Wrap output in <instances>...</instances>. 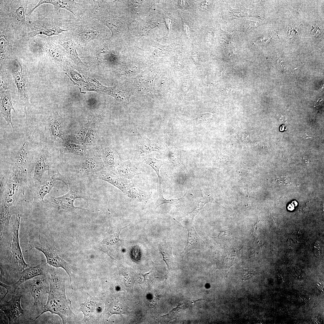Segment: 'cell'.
I'll use <instances>...</instances> for the list:
<instances>
[{
    "mask_svg": "<svg viewBox=\"0 0 324 324\" xmlns=\"http://www.w3.org/2000/svg\"><path fill=\"white\" fill-rule=\"evenodd\" d=\"M105 308L110 316L115 314H124L126 311L120 297L116 295L111 296L107 300Z\"/></svg>",
    "mask_w": 324,
    "mask_h": 324,
    "instance_id": "cell-25",
    "label": "cell"
},
{
    "mask_svg": "<svg viewBox=\"0 0 324 324\" xmlns=\"http://www.w3.org/2000/svg\"><path fill=\"white\" fill-rule=\"evenodd\" d=\"M0 113L8 124L14 129L12 123L11 111L15 112L10 90L2 91L0 92Z\"/></svg>",
    "mask_w": 324,
    "mask_h": 324,
    "instance_id": "cell-18",
    "label": "cell"
},
{
    "mask_svg": "<svg viewBox=\"0 0 324 324\" xmlns=\"http://www.w3.org/2000/svg\"><path fill=\"white\" fill-rule=\"evenodd\" d=\"M132 200L143 202H147L152 196V193L148 191L142 190L133 185L126 193Z\"/></svg>",
    "mask_w": 324,
    "mask_h": 324,
    "instance_id": "cell-30",
    "label": "cell"
},
{
    "mask_svg": "<svg viewBox=\"0 0 324 324\" xmlns=\"http://www.w3.org/2000/svg\"><path fill=\"white\" fill-rule=\"evenodd\" d=\"M91 176L93 180H102L110 183L124 194H126L134 185L130 181L121 177L113 172L107 170L100 171Z\"/></svg>",
    "mask_w": 324,
    "mask_h": 324,
    "instance_id": "cell-10",
    "label": "cell"
},
{
    "mask_svg": "<svg viewBox=\"0 0 324 324\" xmlns=\"http://www.w3.org/2000/svg\"><path fill=\"white\" fill-rule=\"evenodd\" d=\"M144 163L149 165L155 171L158 176L159 184H161L162 178L159 174V170L161 167L165 163L163 161L157 159L154 157L146 156L143 158Z\"/></svg>",
    "mask_w": 324,
    "mask_h": 324,
    "instance_id": "cell-32",
    "label": "cell"
},
{
    "mask_svg": "<svg viewBox=\"0 0 324 324\" xmlns=\"http://www.w3.org/2000/svg\"><path fill=\"white\" fill-rule=\"evenodd\" d=\"M159 195L156 203V208L164 204H169L178 208L182 205L185 196L186 192L182 197L176 199H166L164 197L161 188V184L159 185Z\"/></svg>",
    "mask_w": 324,
    "mask_h": 324,
    "instance_id": "cell-31",
    "label": "cell"
},
{
    "mask_svg": "<svg viewBox=\"0 0 324 324\" xmlns=\"http://www.w3.org/2000/svg\"><path fill=\"white\" fill-rule=\"evenodd\" d=\"M93 1H83L82 2H77L74 0H40L37 5L30 11L31 14L35 9L41 4H50L56 9H64L72 13L76 17L82 16L88 13L93 7L92 6Z\"/></svg>",
    "mask_w": 324,
    "mask_h": 324,
    "instance_id": "cell-7",
    "label": "cell"
},
{
    "mask_svg": "<svg viewBox=\"0 0 324 324\" xmlns=\"http://www.w3.org/2000/svg\"><path fill=\"white\" fill-rule=\"evenodd\" d=\"M58 43L65 50L69 57L76 63L81 65L84 64L79 57L77 50L80 49L77 44L70 33L67 36L60 37Z\"/></svg>",
    "mask_w": 324,
    "mask_h": 324,
    "instance_id": "cell-17",
    "label": "cell"
},
{
    "mask_svg": "<svg viewBox=\"0 0 324 324\" xmlns=\"http://www.w3.org/2000/svg\"><path fill=\"white\" fill-rule=\"evenodd\" d=\"M183 29L185 33L188 36H190V28L188 24L183 21Z\"/></svg>",
    "mask_w": 324,
    "mask_h": 324,
    "instance_id": "cell-37",
    "label": "cell"
},
{
    "mask_svg": "<svg viewBox=\"0 0 324 324\" xmlns=\"http://www.w3.org/2000/svg\"><path fill=\"white\" fill-rule=\"evenodd\" d=\"M46 262L41 263L33 266H28L23 270L20 273L19 280L14 284L16 287L21 284L39 276H45L48 273L50 266Z\"/></svg>",
    "mask_w": 324,
    "mask_h": 324,
    "instance_id": "cell-15",
    "label": "cell"
},
{
    "mask_svg": "<svg viewBox=\"0 0 324 324\" xmlns=\"http://www.w3.org/2000/svg\"><path fill=\"white\" fill-rule=\"evenodd\" d=\"M128 226L123 227L117 232L106 236L100 244V250L106 254L112 259L115 260L109 255V252L117 250L119 248L122 242L119 238L120 232Z\"/></svg>",
    "mask_w": 324,
    "mask_h": 324,
    "instance_id": "cell-21",
    "label": "cell"
},
{
    "mask_svg": "<svg viewBox=\"0 0 324 324\" xmlns=\"http://www.w3.org/2000/svg\"><path fill=\"white\" fill-rule=\"evenodd\" d=\"M28 244L30 248L26 251L35 248L42 252L49 265L56 268H62L65 270L69 276L70 284H72L73 273L75 268L59 256L58 250L50 234L46 232H39L30 239Z\"/></svg>",
    "mask_w": 324,
    "mask_h": 324,
    "instance_id": "cell-3",
    "label": "cell"
},
{
    "mask_svg": "<svg viewBox=\"0 0 324 324\" xmlns=\"http://www.w3.org/2000/svg\"><path fill=\"white\" fill-rule=\"evenodd\" d=\"M21 216V214L15 215V218L11 230L10 243L8 249V268L13 271L21 272L29 266L24 260L20 247L19 232Z\"/></svg>",
    "mask_w": 324,
    "mask_h": 324,
    "instance_id": "cell-5",
    "label": "cell"
},
{
    "mask_svg": "<svg viewBox=\"0 0 324 324\" xmlns=\"http://www.w3.org/2000/svg\"><path fill=\"white\" fill-rule=\"evenodd\" d=\"M44 46V49L47 53L57 62L63 64L64 67L69 63L66 59L60 48L56 44L47 43Z\"/></svg>",
    "mask_w": 324,
    "mask_h": 324,
    "instance_id": "cell-28",
    "label": "cell"
},
{
    "mask_svg": "<svg viewBox=\"0 0 324 324\" xmlns=\"http://www.w3.org/2000/svg\"><path fill=\"white\" fill-rule=\"evenodd\" d=\"M158 249L167 265L168 270L174 268L175 260L172 254L171 244L166 242H161L158 244Z\"/></svg>",
    "mask_w": 324,
    "mask_h": 324,
    "instance_id": "cell-27",
    "label": "cell"
},
{
    "mask_svg": "<svg viewBox=\"0 0 324 324\" xmlns=\"http://www.w3.org/2000/svg\"><path fill=\"white\" fill-rule=\"evenodd\" d=\"M179 5L180 7L183 9H186L188 8V5L185 1H179Z\"/></svg>",
    "mask_w": 324,
    "mask_h": 324,
    "instance_id": "cell-39",
    "label": "cell"
},
{
    "mask_svg": "<svg viewBox=\"0 0 324 324\" xmlns=\"http://www.w3.org/2000/svg\"><path fill=\"white\" fill-rule=\"evenodd\" d=\"M194 218L187 214L181 217L180 223H178L182 227L187 229L188 232L187 242L185 248L181 253L184 256L190 250L202 249L204 242L196 231L193 225Z\"/></svg>",
    "mask_w": 324,
    "mask_h": 324,
    "instance_id": "cell-8",
    "label": "cell"
},
{
    "mask_svg": "<svg viewBox=\"0 0 324 324\" xmlns=\"http://www.w3.org/2000/svg\"><path fill=\"white\" fill-rule=\"evenodd\" d=\"M116 266L118 269L119 276L121 277L125 286L131 290L138 277L137 274L130 267L119 263Z\"/></svg>",
    "mask_w": 324,
    "mask_h": 324,
    "instance_id": "cell-23",
    "label": "cell"
},
{
    "mask_svg": "<svg viewBox=\"0 0 324 324\" xmlns=\"http://www.w3.org/2000/svg\"><path fill=\"white\" fill-rule=\"evenodd\" d=\"M65 25L80 50H84L91 42L104 40L103 25L91 14L90 11L80 17H71Z\"/></svg>",
    "mask_w": 324,
    "mask_h": 324,
    "instance_id": "cell-2",
    "label": "cell"
},
{
    "mask_svg": "<svg viewBox=\"0 0 324 324\" xmlns=\"http://www.w3.org/2000/svg\"><path fill=\"white\" fill-rule=\"evenodd\" d=\"M111 148L108 147L104 150L103 158L107 170L115 173V170L122 161L119 155Z\"/></svg>",
    "mask_w": 324,
    "mask_h": 324,
    "instance_id": "cell-24",
    "label": "cell"
},
{
    "mask_svg": "<svg viewBox=\"0 0 324 324\" xmlns=\"http://www.w3.org/2000/svg\"><path fill=\"white\" fill-rule=\"evenodd\" d=\"M115 173L130 181L135 176L140 174L137 168L132 164L130 160L122 161L116 167Z\"/></svg>",
    "mask_w": 324,
    "mask_h": 324,
    "instance_id": "cell-22",
    "label": "cell"
},
{
    "mask_svg": "<svg viewBox=\"0 0 324 324\" xmlns=\"http://www.w3.org/2000/svg\"><path fill=\"white\" fill-rule=\"evenodd\" d=\"M137 136L136 150L139 156L153 152H156L161 154L162 153L164 147L159 142L150 140L146 137L141 136L138 132Z\"/></svg>",
    "mask_w": 324,
    "mask_h": 324,
    "instance_id": "cell-16",
    "label": "cell"
},
{
    "mask_svg": "<svg viewBox=\"0 0 324 324\" xmlns=\"http://www.w3.org/2000/svg\"><path fill=\"white\" fill-rule=\"evenodd\" d=\"M15 13L16 16L20 21H22L24 19L25 10L23 8L19 7L16 10Z\"/></svg>",
    "mask_w": 324,
    "mask_h": 324,
    "instance_id": "cell-34",
    "label": "cell"
},
{
    "mask_svg": "<svg viewBox=\"0 0 324 324\" xmlns=\"http://www.w3.org/2000/svg\"><path fill=\"white\" fill-rule=\"evenodd\" d=\"M47 274L50 290L47 302L44 305L42 312L34 320L44 313L49 312L52 314L58 316L63 324L74 323L76 315L70 307L71 301L66 297L65 277L53 268H50Z\"/></svg>",
    "mask_w": 324,
    "mask_h": 324,
    "instance_id": "cell-1",
    "label": "cell"
},
{
    "mask_svg": "<svg viewBox=\"0 0 324 324\" xmlns=\"http://www.w3.org/2000/svg\"><path fill=\"white\" fill-rule=\"evenodd\" d=\"M50 158L47 151L43 150L38 155L31 172V176L35 183L38 184L42 181L44 173L48 171L50 174Z\"/></svg>",
    "mask_w": 324,
    "mask_h": 324,
    "instance_id": "cell-11",
    "label": "cell"
},
{
    "mask_svg": "<svg viewBox=\"0 0 324 324\" xmlns=\"http://www.w3.org/2000/svg\"><path fill=\"white\" fill-rule=\"evenodd\" d=\"M251 276L252 274L250 272H245L243 273L242 278L243 280H247L250 279Z\"/></svg>",
    "mask_w": 324,
    "mask_h": 324,
    "instance_id": "cell-38",
    "label": "cell"
},
{
    "mask_svg": "<svg viewBox=\"0 0 324 324\" xmlns=\"http://www.w3.org/2000/svg\"><path fill=\"white\" fill-rule=\"evenodd\" d=\"M166 147L167 152L166 156L173 166L182 170L185 174V178L191 177L186 166L182 151L172 142L168 144Z\"/></svg>",
    "mask_w": 324,
    "mask_h": 324,
    "instance_id": "cell-14",
    "label": "cell"
},
{
    "mask_svg": "<svg viewBox=\"0 0 324 324\" xmlns=\"http://www.w3.org/2000/svg\"><path fill=\"white\" fill-rule=\"evenodd\" d=\"M25 172L21 166L12 167L6 185H1V197L3 200L12 204L19 203L18 197L23 191V185L25 183Z\"/></svg>",
    "mask_w": 324,
    "mask_h": 324,
    "instance_id": "cell-4",
    "label": "cell"
},
{
    "mask_svg": "<svg viewBox=\"0 0 324 324\" xmlns=\"http://www.w3.org/2000/svg\"><path fill=\"white\" fill-rule=\"evenodd\" d=\"M101 165L94 157H89L85 159L82 167L83 175L92 176L100 171L102 169Z\"/></svg>",
    "mask_w": 324,
    "mask_h": 324,
    "instance_id": "cell-29",
    "label": "cell"
},
{
    "mask_svg": "<svg viewBox=\"0 0 324 324\" xmlns=\"http://www.w3.org/2000/svg\"><path fill=\"white\" fill-rule=\"evenodd\" d=\"M56 174L50 176L46 180L37 184V187L34 193V200L36 202L41 203L46 202L44 197L50 193L55 186L56 181L58 180Z\"/></svg>",
    "mask_w": 324,
    "mask_h": 324,
    "instance_id": "cell-20",
    "label": "cell"
},
{
    "mask_svg": "<svg viewBox=\"0 0 324 324\" xmlns=\"http://www.w3.org/2000/svg\"><path fill=\"white\" fill-rule=\"evenodd\" d=\"M201 197L199 205L197 208L200 210L208 202L218 203L214 198L211 191L205 188H200Z\"/></svg>",
    "mask_w": 324,
    "mask_h": 324,
    "instance_id": "cell-33",
    "label": "cell"
},
{
    "mask_svg": "<svg viewBox=\"0 0 324 324\" xmlns=\"http://www.w3.org/2000/svg\"><path fill=\"white\" fill-rule=\"evenodd\" d=\"M0 44L1 53H2L5 51L7 46L6 41L4 38L1 37Z\"/></svg>",
    "mask_w": 324,
    "mask_h": 324,
    "instance_id": "cell-36",
    "label": "cell"
},
{
    "mask_svg": "<svg viewBox=\"0 0 324 324\" xmlns=\"http://www.w3.org/2000/svg\"><path fill=\"white\" fill-rule=\"evenodd\" d=\"M17 62L20 66L21 70L20 71L14 70L13 75L20 101L26 109L30 105L27 73L25 68L18 61Z\"/></svg>",
    "mask_w": 324,
    "mask_h": 324,
    "instance_id": "cell-12",
    "label": "cell"
},
{
    "mask_svg": "<svg viewBox=\"0 0 324 324\" xmlns=\"http://www.w3.org/2000/svg\"><path fill=\"white\" fill-rule=\"evenodd\" d=\"M139 249L136 247H134L131 251V255L133 258L135 260H138L140 257Z\"/></svg>",
    "mask_w": 324,
    "mask_h": 324,
    "instance_id": "cell-35",
    "label": "cell"
},
{
    "mask_svg": "<svg viewBox=\"0 0 324 324\" xmlns=\"http://www.w3.org/2000/svg\"><path fill=\"white\" fill-rule=\"evenodd\" d=\"M48 292L45 278L33 281L31 285L30 292L33 298L34 305L43 306L44 297Z\"/></svg>",
    "mask_w": 324,
    "mask_h": 324,
    "instance_id": "cell-19",
    "label": "cell"
},
{
    "mask_svg": "<svg viewBox=\"0 0 324 324\" xmlns=\"http://www.w3.org/2000/svg\"><path fill=\"white\" fill-rule=\"evenodd\" d=\"M22 295L19 293L14 294L11 299L0 305V309L8 318L9 324L16 322L24 311L21 305Z\"/></svg>",
    "mask_w": 324,
    "mask_h": 324,
    "instance_id": "cell-13",
    "label": "cell"
},
{
    "mask_svg": "<svg viewBox=\"0 0 324 324\" xmlns=\"http://www.w3.org/2000/svg\"><path fill=\"white\" fill-rule=\"evenodd\" d=\"M89 297L84 302L80 304L78 310L81 312L83 317L82 321L85 323L97 322L101 315V302L97 298L87 294Z\"/></svg>",
    "mask_w": 324,
    "mask_h": 324,
    "instance_id": "cell-9",
    "label": "cell"
},
{
    "mask_svg": "<svg viewBox=\"0 0 324 324\" xmlns=\"http://www.w3.org/2000/svg\"><path fill=\"white\" fill-rule=\"evenodd\" d=\"M67 186L69 188V190L66 194L58 197L50 196L49 201V202L59 209L70 211L78 209L90 211L87 209L75 207L74 204V201L76 199L82 198L88 199V197L86 194L77 186L73 185V184L70 182Z\"/></svg>",
    "mask_w": 324,
    "mask_h": 324,
    "instance_id": "cell-6",
    "label": "cell"
},
{
    "mask_svg": "<svg viewBox=\"0 0 324 324\" xmlns=\"http://www.w3.org/2000/svg\"><path fill=\"white\" fill-rule=\"evenodd\" d=\"M62 118L58 112H54L49 119V126L52 136L55 139L60 138L63 140V127Z\"/></svg>",
    "mask_w": 324,
    "mask_h": 324,
    "instance_id": "cell-26",
    "label": "cell"
}]
</instances>
